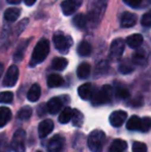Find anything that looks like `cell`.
Here are the masks:
<instances>
[{
    "label": "cell",
    "mask_w": 151,
    "mask_h": 152,
    "mask_svg": "<svg viewBox=\"0 0 151 152\" xmlns=\"http://www.w3.org/2000/svg\"><path fill=\"white\" fill-rule=\"evenodd\" d=\"M109 0H93L88 14V20L93 26H96L103 19L107 10Z\"/></svg>",
    "instance_id": "cell-1"
},
{
    "label": "cell",
    "mask_w": 151,
    "mask_h": 152,
    "mask_svg": "<svg viewBox=\"0 0 151 152\" xmlns=\"http://www.w3.org/2000/svg\"><path fill=\"white\" fill-rule=\"evenodd\" d=\"M49 52H50V42L48 39H40L36 44L34 50H33L32 56L30 60V66H34L40 63L47 58Z\"/></svg>",
    "instance_id": "cell-2"
},
{
    "label": "cell",
    "mask_w": 151,
    "mask_h": 152,
    "mask_svg": "<svg viewBox=\"0 0 151 152\" xmlns=\"http://www.w3.org/2000/svg\"><path fill=\"white\" fill-rule=\"evenodd\" d=\"M106 141V134L103 130L95 129L89 134L87 144L92 152H103L104 144Z\"/></svg>",
    "instance_id": "cell-3"
},
{
    "label": "cell",
    "mask_w": 151,
    "mask_h": 152,
    "mask_svg": "<svg viewBox=\"0 0 151 152\" xmlns=\"http://www.w3.org/2000/svg\"><path fill=\"white\" fill-rule=\"evenodd\" d=\"M112 96H113V88L110 85H104L101 90L95 92L91 100L94 104H104L111 102Z\"/></svg>",
    "instance_id": "cell-4"
},
{
    "label": "cell",
    "mask_w": 151,
    "mask_h": 152,
    "mask_svg": "<svg viewBox=\"0 0 151 152\" xmlns=\"http://www.w3.org/2000/svg\"><path fill=\"white\" fill-rule=\"evenodd\" d=\"M25 141H26V132L24 129H18L15 132L10 142V148L15 152H25Z\"/></svg>",
    "instance_id": "cell-5"
},
{
    "label": "cell",
    "mask_w": 151,
    "mask_h": 152,
    "mask_svg": "<svg viewBox=\"0 0 151 152\" xmlns=\"http://www.w3.org/2000/svg\"><path fill=\"white\" fill-rule=\"evenodd\" d=\"M53 42L55 45V48L61 53H66L73 45L71 38L63 35L62 33L55 34L54 37H53Z\"/></svg>",
    "instance_id": "cell-6"
},
{
    "label": "cell",
    "mask_w": 151,
    "mask_h": 152,
    "mask_svg": "<svg viewBox=\"0 0 151 152\" xmlns=\"http://www.w3.org/2000/svg\"><path fill=\"white\" fill-rule=\"evenodd\" d=\"M125 49V42L121 38H116L112 42L110 47V58L113 60H118L123 55Z\"/></svg>",
    "instance_id": "cell-7"
},
{
    "label": "cell",
    "mask_w": 151,
    "mask_h": 152,
    "mask_svg": "<svg viewBox=\"0 0 151 152\" xmlns=\"http://www.w3.org/2000/svg\"><path fill=\"white\" fill-rule=\"evenodd\" d=\"M19 79V68L17 65H12L6 72L5 76L3 79V86L5 87H12L16 85L17 81Z\"/></svg>",
    "instance_id": "cell-8"
},
{
    "label": "cell",
    "mask_w": 151,
    "mask_h": 152,
    "mask_svg": "<svg viewBox=\"0 0 151 152\" xmlns=\"http://www.w3.org/2000/svg\"><path fill=\"white\" fill-rule=\"evenodd\" d=\"M82 3L83 0H65L61 3V10L64 16H71L80 8Z\"/></svg>",
    "instance_id": "cell-9"
},
{
    "label": "cell",
    "mask_w": 151,
    "mask_h": 152,
    "mask_svg": "<svg viewBox=\"0 0 151 152\" xmlns=\"http://www.w3.org/2000/svg\"><path fill=\"white\" fill-rule=\"evenodd\" d=\"M65 146V139L60 134L54 136L48 144V151L49 152H63Z\"/></svg>",
    "instance_id": "cell-10"
},
{
    "label": "cell",
    "mask_w": 151,
    "mask_h": 152,
    "mask_svg": "<svg viewBox=\"0 0 151 152\" xmlns=\"http://www.w3.org/2000/svg\"><path fill=\"white\" fill-rule=\"evenodd\" d=\"M127 118V113L125 111H115L112 113L109 117V121L112 126L114 127H120L123 123L125 122Z\"/></svg>",
    "instance_id": "cell-11"
},
{
    "label": "cell",
    "mask_w": 151,
    "mask_h": 152,
    "mask_svg": "<svg viewBox=\"0 0 151 152\" xmlns=\"http://www.w3.org/2000/svg\"><path fill=\"white\" fill-rule=\"evenodd\" d=\"M95 92L96 91L94 90V87H93V85L90 84V83H86V84L81 85L78 89L79 96H80L82 99H92Z\"/></svg>",
    "instance_id": "cell-12"
},
{
    "label": "cell",
    "mask_w": 151,
    "mask_h": 152,
    "mask_svg": "<svg viewBox=\"0 0 151 152\" xmlns=\"http://www.w3.org/2000/svg\"><path fill=\"white\" fill-rule=\"evenodd\" d=\"M54 129V123L51 119H44L39 123L37 128L38 136L39 138H46L49 134L52 132V130Z\"/></svg>",
    "instance_id": "cell-13"
},
{
    "label": "cell",
    "mask_w": 151,
    "mask_h": 152,
    "mask_svg": "<svg viewBox=\"0 0 151 152\" xmlns=\"http://www.w3.org/2000/svg\"><path fill=\"white\" fill-rule=\"evenodd\" d=\"M63 102L60 97H53L47 104V110L51 114H57L61 111Z\"/></svg>",
    "instance_id": "cell-14"
},
{
    "label": "cell",
    "mask_w": 151,
    "mask_h": 152,
    "mask_svg": "<svg viewBox=\"0 0 151 152\" xmlns=\"http://www.w3.org/2000/svg\"><path fill=\"white\" fill-rule=\"evenodd\" d=\"M137 16L133 12H124L121 17V26L125 27V28H131V27L135 26L137 23Z\"/></svg>",
    "instance_id": "cell-15"
},
{
    "label": "cell",
    "mask_w": 151,
    "mask_h": 152,
    "mask_svg": "<svg viewBox=\"0 0 151 152\" xmlns=\"http://www.w3.org/2000/svg\"><path fill=\"white\" fill-rule=\"evenodd\" d=\"M126 44L133 49H137L143 44V36L141 34H131L126 38Z\"/></svg>",
    "instance_id": "cell-16"
},
{
    "label": "cell",
    "mask_w": 151,
    "mask_h": 152,
    "mask_svg": "<svg viewBox=\"0 0 151 152\" xmlns=\"http://www.w3.org/2000/svg\"><path fill=\"white\" fill-rule=\"evenodd\" d=\"M40 93H42V89H40L39 85L38 84H34L30 87V89L28 90V93H27V98H28L29 102H37L40 97Z\"/></svg>",
    "instance_id": "cell-17"
},
{
    "label": "cell",
    "mask_w": 151,
    "mask_h": 152,
    "mask_svg": "<svg viewBox=\"0 0 151 152\" xmlns=\"http://www.w3.org/2000/svg\"><path fill=\"white\" fill-rule=\"evenodd\" d=\"M21 10L17 7H10L7 8L4 12V19L7 22H15L18 20V18L20 17Z\"/></svg>",
    "instance_id": "cell-18"
},
{
    "label": "cell",
    "mask_w": 151,
    "mask_h": 152,
    "mask_svg": "<svg viewBox=\"0 0 151 152\" xmlns=\"http://www.w3.org/2000/svg\"><path fill=\"white\" fill-rule=\"evenodd\" d=\"M12 119V111L6 107L0 108V128L5 126Z\"/></svg>",
    "instance_id": "cell-19"
},
{
    "label": "cell",
    "mask_w": 151,
    "mask_h": 152,
    "mask_svg": "<svg viewBox=\"0 0 151 152\" xmlns=\"http://www.w3.org/2000/svg\"><path fill=\"white\" fill-rule=\"evenodd\" d=\"M126 148H127V143L124 140L117 139V140H114L113 143L111 144L109 152H123L126 150Z\"/></svg>",
    "instance_id": "cell-20"
},
{
    "label": "cell",
    "mask_w": 151,
    "mask_h": 152,
    "mask_svg": "<svg viewBox=\"0 0 151 152\" xmlns=\"http://www.w3.org/2000/svg\"><path fill=\"white\" fill-rule=\"evenodd\" d=\"M64 83V80L61 76L57 74H52L48 77V80H47V84L51 88H55V87H59Z\"/></svg>",
    "instance_id": "cell-21"
},
{
    "label": "cell",
    "mask_w": 151,
    "mask_h": 152,
    "mask_svg": "<svg viewBox=\"0 0 151 152\" xmlns=\"http://www.w3.org/2000/svg\"><path fill=\"white\" fill-rule=\"evenodd\" d=\"M91 67L90 64L87 63V62H83L80 65L78 66V69H77V75L80 79H86L88 78V76L90 75Z\"/></svg>",
    "instance_id": "cell-22"
},
{
    "label": "cell",
    "mask_w": 151,
    "mask_h": 152,
    "mask_svg": "<svg viewBox=\"0 0 151 152\" xmlns=\"http://www.w3.org/2000/svg\"><path fill=\"white\" fill-rule=\"evenodd\" d=\"M30 42V39H27V40H24V42H20V45L18 46V49H17L16 53L14 55V60L15 61H21L24 57V53H25V50H26L27 46L28 44Z\"/></svg>",
    "instance_id": "cell-23"
},
{
    "label": "cell",
    "mask_w": 151,
    "mask_h": 152,
    "mask_svg": "<svg viewBox=\"0 0 151 152\" xmlns=\"http://www.w3.org/2000/svg\"><path fill=\"white\" fill-rule=\"evenodd\" d=\"M71 117H73V109L69 108V107H66L60 112L58 121L62 124H66L69 121H71Z\"/></svg>",
    "instance_id": "cell-24"
},
{
    "label": "cell",
    "mask_w": 151,
    "mask_h": 152,
    "mask_svg": "<svg viewBox=\"0 0 151 152\" xmlns=\"http://www.w3.org/2000/svg\"><path fill=\"white\" fill-rule=\"evenodd\" d=\"M71 122H73V125L76 127H81L84 123V115L82 114L80 110L75 109L73 110V117H71Z\"/></svg>",
    "instance_id": "cell-25"
},
{
    "label": "cell",
    "mask_w": 151,
    "mask_h": 152,
    "mask_svg": "<svg viewBox=\"0 0 151 152\" xmlns=\"http://www.w3.org/2000/svg\"><path fill=\"white\" fill-rule=\"evenodd\" d=\"M140 125H141V118H139L138 116L133 115L131 118L127 120L126 123V128L128 130H139Z\"/></svg>",
    "instance_id": "cell-26"
},
{
    "label": "cell",
    "mask_w": 151,
    "mask_h": 152,
    "mask_svg": "<svg viewBox=\"0 0 151 152\" xmlns=\"http://www.w3.org/2000/svg\"><path fill=\"white\" fill-rule=\"evenodd\" d=\"M67 66V60L63 57H57L52 62V67L55 70H63Z\"/></svg>",
    "instance_id": "cell-27"
},
{
    "label": "cell",
    "mask_w": 151,
    "mask_h": 152,
    "mask_svg": "<svg viewBox=\"0 0 151 152\" xmlns=\"http://www.w3.org/2000/svg\"><path fill=\"white\" fill-rule=\"evenodd\" d=\"M91 53V46L88 42H82L78 46V54L80 56H88Z\"/></svg>",
    "instance_id": "cell-28"
},
{
    "label": "cell",
    "mask_w": 151,
    "mask_h": 152,
    "mask_svg": "<svg viewBox=\"0 0 151 152\" xmlns=\"http://www.w3.org/2000/svg\"><path fill=\"white\" fill-rule=\"evenodd\" d=\"M133 62L138 65H142L146 62V53L144 50H138L133 55Z\"/></svg>",
    "instance_id": "cell-29"
},
{
    "label": "cell",
    "mask_w": 151,
    "mask_h": 152,
    "mask_svg": "<svg viewBox=\"0 0 151 152\" xmlns=\"http://www.w3.org/2000/svg\"><path fill=\"white\" fill-rule=\"evenodd\" d=\"M74 24L79 29H83L87 25V18L83 14H79L74 18Z\"/></svg>",
    "instance_id": "cell-30"
},
{
    "label": "cell",
    "mask_w": 151,
    "mask_h": 152,
    "mask_svg": "<svg viewBox=\"0 0 151 152\" xmlns=\"http://www.w3.org/2000/svg\"><path fill=\"white\" fill-rule=\"evenodd\" d=\"M32 115V109L30 107L26 106V107H23L18 113V118L20 120H27L29 119Z\"/></svg>",
    "instance_id": "cell-31"
},
{
    "label": "cell",
    "mask_w": 151,
    "mask_h": 152,
    "mask_svg": "<svg viewBox=\"0 0 151 152\" xmlns=\"http://www.w3.org/2000/svg\"><path fill=\"white\" fill-rule=\"evenodd\" d=\"M14 99V94L10 91L0 92V102L1 104H9Z\"/></svg>",
    "instance_id": "cell-32"
},
{
    "label": "cell",
    "mask_w": 151,
    "mask_h": 152,
    "mask_svg": "<svg viewBox=\"0 0 151 152\" xmlns=\"http://www.w3.org/2000/svg\"><path fill=\"white\" fill-rule=\"evenodd\" d=\"M151 129V118L150 117H145L141 119V125H140V132H147Z\"/></svg>",
    "instance_id": "cell-33"
},
{
    "label": "cell",
    "mask_w": 151,
    "mask_h": 152,
    "mask_svg": "<svg viewBox=\"0 0 151 152\" xmlns=\"http://www.w3.org/2000/svg\"><path fill=\"white\" fill-rule=\"evenodd\" d=\"M119 70H120L121 74H129V72H131L133 70V67L128 61H124L120 64Z\"/></svg>",
    "instance_id": "cell-34"
},
{
    "label": "cell",
    "mask_w": 151,
    "mask_h": 152,
    "mask_svg": "<svg viewBox=\"0 0 151 152\" xmlns=\"http://www.w3.org/2000/svg\"><path fill=\"white\" fill-rule=\"evenodd\" d=\"M133 152H147V146L144 143L135 142L133 144Z\"/></svg>",
    "instance_id": "cell-35"
},
{
    "label": "cell",
    "mask_w": 151,
    "mask_h": 152,
    "mask_svg": "<svg viewBox=\"0 0 151 152\" xmlns=\"http://www.w3.org/2000/svg\"><path fill=\"white\" fill-rule=\"evenodd\" d=\"M116 95L118 96L119 98L125 99V98L129 97V91L127 90L125 87H119V88L116 89Z\"/></svg>",
    "instance_id": "cell-36"
},
{
    "label": "cell",
    "mask_w": 151,
    "mask_h": 152,
    "mask_svg": "<svg viewBox=\"0 0 151 152\" xmlns=\"http://www.w3.org/2000/svg\"><path fill=\"white\" fill-rule=\"evenodd\" d=\"M142 25L145 27H151V12H147L142 18Z\"/></svg>",
    "instance_id": "cell-37"
},
{
    "label": "cell",
    "mask_w": 151,
    "mask_h": 152,
    "mask_svg": "<svg viewBox=\"0 0 151 152\" xmlns=\"http://www.w3.org/2000/svg\"><path fill=\"white\" fill-rule=\"evenodd\" d=\"M27 23H28V19H24V20L21 21V22L18 24V26H17V28H16L17 34H18V35H19V34H20L23 30H24V28L26 27Z\"/></svg>",
    "instance_id": "cell-38"
},
{
    "label": "cell",
    "mask_w": 151,
    "mask_h": 152,
    "mask_svg": "<svg viewBox=\"0 0 151 152\" xmlns=\"http://www.w3.org/2000/svg\"><path fill=\"white\" fill-rule=\"evenodd\" d=\"M127 5L131 6V7H138L141 4L142 0H123Z\"/></svg>",
    "instance_id": "cell-39"
},
{
    "label": "cell",
    "mask_w": 151,
    "mask_h": 152,
    "mask_svg": "<svg viewBox=\"0 0 151 152\" xmlns=\"http://www.w3.org/2000/svg\"><path fill=\"white\" fill-rule=\"evenodd\" d=\"M0 152H9V146L5 140L0 142Z\"/></svg>",
    "instance_id": "cell-40"
},
{
    "label": "cell",
    "mask_w": 151,
    "mask_h": 152,
    "mask_svg": "<svg viewBox=\"0 0 151 152\" xmlns=\"http://www.w3.org/2000/svg\"><path fill=\"white\" fill-rule=\"evenodd\" d=\"M24 2H25V4H26L27 6H31V5H33L35 2H36V0H24Z\"/></svg>",
    "instance_id": "cell-41"
},
{
    "label": "cell",
    "mask_w": 151,
    "mask_h": 152,
    "mask_svg": "<svg viewBox=\"0 0 151 152\" xmlns=\"http://www.w3.org/2000/svg\"><path fill=\"white\" fill-rule=\"evenodd\" d=\"M9 4H19L22 0H6Z\"/></svg>",
    "instance_id": "cell-42"
},
{
    "label": "cell",
    "mask_w": 151,
    "mask_h": 152,
    "mask_svg": "<svg viewBox=\"0 0 151 152\" xmlns=\"http://www.w3.org/2000/svg\"><path fill=\"white\" fill-rule=\"evenodd\" d=\"M3 69H4L3 64L0 63V78H1V76H2V72H3Z\"/></svg>",
    "instance_id": "cell-43"
},
{
    "label": "cell",
    "mask_w": 151,
    "mask_h": 152,
    "mask_svg": "<svg viewBox=\"0 0 151 152\" xmlns=\"http://www.w3.org/2000/svg\"><path fill=\"white\" fill-rule=\"evenodd\" d=\"M37 152H42V151H37Z\"/></svg>",
    "instance_id": "cell-44"
}]
</instances>
